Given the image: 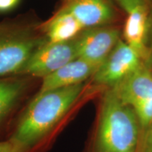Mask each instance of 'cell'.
<instances>
[{"mask_svg": "<svg viewBox=\"0 0 152 152\" xmlns=\"http://www.w3.org/2000/svg\"><path fill=\"white\" fill-rule=\"evenodd\" d=\"M85 83L38 92L25 108L7 140L22 152H32L47 140L77 104Z\"/></svg>", "mask_w": 152, "mask_h": 152, "instance_id": "cell-1", "label": "cell"}, {"mask_svg": "<svg viewBox=\"0 0 152 152\" xmlns=\"http://www.w3.org/2000/svg\"><path fill=\"white\" fill-rule=\"evenodd\" d=\"M142 130L137 117L112 88L100 100L90 152H137Z\"/></svg>", "mask_w": 152, "mask_h": 152, "instance_id": "cell-2", "label": "cell"}, {"mask_svg": "<svg viewBox=\"0 0 152 152\" xmlns=\"http://www.w3.org/2000/svg\"><path fill=\"white\" fill-rule=\"evenodd\" d=\"M47 41L30 27L0 24V77L18 75L30 56Z\"/></svg>", "mask_w": 152, "mask_h": 152, "instance_id": "cell-3", "label": "cell"}, {"mask_svg": "<svg viewBox=\"0 0 152 152\" xmlns=\"http://www.w3.org/2000/svg\"><path fill=\"white\" fill-rule=\"evenodd\" d=\"M137 117L142 132L152 126V66L143 62L132 74L112 87Z\"/></svg>", "mask_w": 152, "mask_h": 152, "instance_id": "cell-4", "label": "cell"}, {"mask_svg": "<svg viewBox=\"0 0 152 152\" xmlns=\"http://www.w3.org/2000/svg\"><path fill=\"white\" fill-rule=\"evenodd\" d=\"M77 57L76 39L62 42L46 43L30 56L18 75L45 78Z\"/></svg>", "mask_w": 152, "mask_h": 152, "instance_id": "cell-5", "label": "cell"}, {"mask_svg": "<svg viewBox=\"0 0 152 152\" xmlns=\"http://www.w3.org/2000/svg\"><path fill=\"white\" fill-rule=\"evenodd\" d=\"M144 61L121 38L92 76L96 86L112 88L132 74Z\"/></svg>", "mask_w": 152, "mask_h": 152, "instance_id": "cell-6", "label": "cell"}, {"mask_svg": "<svg viewBox=\"0 0 152 152\" xmlns=\"http://www.w3.org/2000/svg\"><path fill=\"white\" fill-rule=\"evenodd\" d=\"M122 33L112 25L84 29L76 39L77 57L99 66L121 39Z\"/></svg>", "mask_w": 152, "mask_h": 152, "instance_id": "cell-7", "label": "cell"}, {"mask_svg": "<svg viewBox=\"0 0 152 152\" xmlns=\"http://www.w3.org/2000/svg\"><path fill=\"white\" fill-rule=\"evenodd\" d=\"M61 7L73 15L84 29L111 25L117 16L111 0H64Z\"/></svg>", "mask_w": 152, "mask_h": 152, "instance_id": "cell-8", "label": "cell"}, {"mask_svg": "<svg viewBox=\"0 0 152 152\" xmlns=\"http://www.w3.org/2000/svg\"><path fill=\"white\" fill-rule=\"evenodd\" d=\"M98 67L82 58H75L43 78L39 92L83 84L92 77Z\"/></svg>", "mask_w": 152, "mask_h": 152, "instance_id": "cell-9", "label": "cell"}, {"mask_svg": "<svg viewBox=\"0 0 152 152\" xmlns=\"http://www.w3.org/2000/svg\"><path fill=\"white\" fill-rule=\"evenodd\" d=\"M149 14V4L139 6L127 14L122 30L123 41L134 49L144 61L147 53Z\"/></svg>", "mask_w": 152, "mask_h": 152, "instance_id": "cell-10", "label": "cell"}, {"mask_svg": "<svg viewBox=\"0 0 152 152\" xmlns=\"http://www.w3.org/2000/svg\"><path fill=\"white\" fill-rule=\"evenodd\" d=\"M49 42H62L71 40L84 30L73 15L63 7L42 26Z\"/></svg>", "mask_w": 152, "mask_h": 152, "instance_id": "cell-11", "label": "cell"}, {"mask_svg": "<svg viewBox=\"0 0 152 152\" xmlns=\"http://www.w3.org/2000/svg\"><path fill=\"white\" fill-rule=\"evenodd\" d=\"M28 88L26 78L0 77V127L19 104Z\"/></svg>", "mask_w": 152, "mask_h": 152, "instance_id": "cell-12", "label": "cell"}, {"mask_svg": "<svg viewBox=\"0 0 152 152\" xmlns=\"http://www.w3.org/2000/svg\"><path fill=\"white\" fill-rule=\"evenodd\" d=\"M147 53H146V58L144 62L152 66V8L150 7L149 14V21H148V30L147 43Z\"/></svg>", "mask_w": 152, "mask_h": 152, "instance_id": "cell-13", "label": "cell"}, {"mask_svg": "<svg viewBox=\"0 0 152 152\" xmlns=\"http://www.w3.org/2000/svg\"><path fill=\"white\" fill-rule=\"evenodd\" d=\"M137 152H152V126L142 132Z\"/></svg>", "mask_w": 152, "mask_h": 152, "instance_id": "cell-14", "label": "cell"}, {"mask_svg": "<svg viewBox=\"0 0 152 152\" xmlns=\"http://www.w3.org/2000/svg\"><path fill=\"white\" fill-rule=\"evenodd\" d=\"M121 8L128 14L139 6L148 4L146 0H115Z\"/></svg>", "mask_w": 152, "mask_h": 152, "instance_id": "cell-15", "label": "cell"}, {"mask_svg": "<svg viewBox=\"0 0 152 152\" xmlns=\"http://www.w3.org/2000/svg\"><path fill=\"white\" fill-rule=\"evenodd\" d=\"M0 152H22L20 149L15 144L6 140L4 141H0Z\"/></svg>", "mask_w": 152, "mask_h": 152, "instance_id": "cell-16", "label": "cell"}, {"mask_svg": "<svg viewBox=\"0 0 152 152\" xmlns=\"http://www.w3.org/2000/svg\"><path fill=\"white\" fill-rule=\"evenodd\" d=\"M20 0H0V12H6L14 9Z\"/></svg>", "mask_w": 152, "mask_h": 152, "instance_id": "cell-17", "label": "cell"}, {"mask_svg": "<svg viewBox=\"0 0 152 152\" xmlns=\"http://www.w3.org/2000/svg\"><path fill=\"white\" fill-rule=\"evenodd\" d=\"M146 1H147V2L148 3L149 6H150V7L152 8V0H146Z\"/></svg>", "mask_w": 152, "mask_h": 152, "instance_id": "cell-18", "label": "cell"}]
</instances>
